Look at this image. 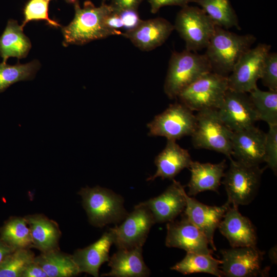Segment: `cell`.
I'll list each match as a JSON object with an SVG mask.
<instances>
[{
  "instance_id": "obj_1",
  "label": "cell",
  "mask_w": 277,
  "mask_h": 277,
  "mask_svg": "<svg viewBox=\"0 0 277 277\" xmlns=\"http://www.w3.org/2000/svg\"><path fill=\"white\" fill-rule=\"evenodd\" d=\"M74 6L73 19L67 26L62 27L64 46L83 45L95 40L122 34L119 30L111 29L106 23V17L113 11L110 4L103 2L100 6L96 7L90 1H86L83 7H80L79 2Z\"/></svg>"
},
{
  "instance_id": "obj_2",
  "label": "cell",
  "mask_w": 277,
  "mask_h": 277,
  "mask_svg": "<svg viewBox=\"0 0 277 277\" xmlns=\"http://www.w3.org/2000/svg\"><path fill=\"white\" fill-rule=\"evenodd\" d=\"M255 41L252 34L239 35L216 26L205 53L212 72L228 76Z\"/></svg>"
},
{
  "instance_id": "obj_3",
  "label": "cell",
  "mask_w": 277,
  "mask_h": 277,
  "mask_svg": "<svg viewBox=\"0 0 277 277\" xmlns=\"http://www.w3.org/2000/svg\"><path fill=\"white\" fill-rule=\"evenodd\" d=\"M211 71V65L205 54L186 49L172 52L164 85V92L168 98H176L183 89Z\"/></svg>"
},
{
  "instance_id": "obj_4",
  "label": "cell",
  "mask_w": 277,
  "mask_h": 277,
  "mask_svg": "<svg viewBox=\"0 0 277 277\" xmlns=\"http://www.w3.org/2000/svg\"><path fill=\"white\" fill-rule=\"evenodd\" d=\"M78 193L82 196L89 222L93 226L102 227L119 223L128 214L123 197L111 190L99 186L87 187Z\"/></svg>"
},
{
  "instance_id": "obj_5",
  "label": "cell",
  "mask_w": 277,
  "mask_h": 277,
  "mask_svg": "<svg viewBox=\"0 0 277 277\" xmlns=\"http://www.w3.org/2000/svg\"><path fill=\"white\" fill-rule=\"evenodd\" d=\"M228 169L224 176L223 184L228 200L233 206L247 205L255 197L265 168L234 160L231 157Z\"/></svg>"
},
{
  "instance_id": "obj_6",
  "label": "cell",
  "mask_w": 277,
  "mask_h": 277,
  "mask_svg": "<svg viewBox=\"0 0 277 277\" xmlns=\"http://www.w3.org/2000/svg\"><path fill=\"white\" fill-rule=\"evenodd\" d=\"M228 88L227 76L211 71L183 89L176 98L192 111L217 110Z\"/></svg>"
},
{
  "instance_id": "obj_7",
  "label": "cell",
  "mask_w": 277,
  "mask_h": 277,
  "mask_svg": "<svg viewBox=\"0 0 277 277\" xmlns=\"http://www.w3.org/2000/svg\"><path fill=\"white\" fill-rule=\"evenodd\" d=\"M195 116L196 124L191 135L194 148L214 151L231 157L233 131L222 122L217 110L200 111Z\"/></svg>"
},
{
  "instance_id": "obj_8",
  "label": "cell",
  "mask_w": 277,
  "mask_h": 277,
  "mask_svg": "<svg viewBox=\"0 0 277 277\" xmlns=\"http://www.w3.org/2000/svg\"><path fill=\"white\" fill-rule=\"evenodd\" d=\"M173 26L184 41L186 49L194 52L206 48L216 27L202 9L189 5L182 7Z\"/></svg>"
},
{
  "instance_id": "obj_9",
  "label": "cell",
  "mask_w": 277,
  "mask_h": 277,
  "mask_svg": "<svg viewBox=\"0 0 277 277\" xmlns=\"http://www.w3.org/2000/svg\"><path fill=\"white\" fill-rule=\"evenodd\" d=\"M195 124L196 116L193 111L177 102L170 104L147 126L149 136H164L167 140L176 141L191 135Z\"/></svg>"
},
{
  "instance_id": "obj_10",
  "label": "cell",
  "mask_w": 277,
  "mask_h": 277,
  "mask_svg": "<svg viewBox=\"0 0 277 277\" xmlns=\"http://www.w3.org/2000/svg\"><path fill=\"white\" fill-rule=\"evenodd\" d=\"M155 223L153 215L145 206L139 203L119 226L109 229L113 243L118 249L143 246L151 227Z\"/></svg>"
},
{
  "instance_id": "obj_11",
  "label": "cell",
  "mask_w": 277,
  "mask_h": 277,
  "mask_svg": "<svg viewBox=\"0 0 277 277\" xmlns=\"http://www.w3.org/2000/svg\"><path fill=\"white\" fill-rule=\"evenodd\" d=\"M271 48L270 45L260 43L244 53L227 76L228 89L249 93L256 87L264 60Z\"/></svg>"
},
{
  "instance_id": "obj_12",
  "label": "cell",
  "mask_w": 277,
  "mask_h": 277,
  "mask_svg": "<svg viewBox=\"0 0 277 277\" xmlns=\"http://www.w3.org/2000/svg\"><path fill=\"white\" fill-rule=\"evenodd\" d=\"M220 266L223 275L228 277H252L266 275L269 270L261 268L264 252L256 246L235 247L221 251Z\"/></svg>"
},
{
  "instance_id": "obj_13",
  "label": "cell",
  "mask_w": 277,
  "mask_h": 277,
  "mask_svg": "<svg viewBox=\"0 0 277 277\" xmlns=\"http://www.w3.org/2000/svg\"><path fill=\"white\" fill-rule=\"evenodd\" d=\"M217 111L222 122L232 131L253 126L259 120L247 93L228 88Z\"/></svg>"
},
{
  "instance_id": "obj_14",
  "label": "cell",
  "mask_w": 277,
  "mask_h": 277,
  "mask_svg": "<svg viewBox=\"0 0 277 277\" xmlns=\"http://www.w3.org/2000/svg\"><path fill=\"white\" fill-rule=\"evenodd\" d=\"M165 245L168 247L183 249L186 252L212 254L209 242L204 234L183 214L180 221L167 224Z\"/></svg>"
},
{
  "instance_id": "obj_15",
  "label": "cell",
  "mask_w": 277,
  "mask_h": 277,
  "mask_svg": "<svg viewBox=\"0 0 277 277\" xmlns=\"http://www.w3.org/2000/svg\"><path fill=\"white\" fill-rule=\"evenodd\" d=\"M186 205L184 214L206 237L213 250H216L214 243V234L225 213L230 207L228 201L220 206H208L185 193Z\"/></svg>"
},
{
  "instance_id": "obj_16",
  "label": "cell",
  "mask_w": 277,
  "mask_h": 277,
  "mask_svg": "<svg viewBox=\"0 0 277 277\" xmlns=\"http://www.w3.org/2000/svg\"><path fill=\"white\" fill-rule=\"evenodd\" d=\"M174 30V26L170 22L156 17L142 19L134 28L125 31L121 35L141 50L149 51L163 45Z\"/></svg>"
},
{
  "instance_id": "obj_17",
  "label": "cell",
  "mask_w": 277,
  "mask_h": 277,
  "mask_svg": "<svg viewBox=\"0 0 277 277\" xmlns=\"http://www.w3.org/2000/svg\"><path fill=\"white\" fill-rule=\"evenodd\" d=\"M172 181V184L160 195L140 203L150 210L155 223L173 221L185 209L184 186L174 179Z\"/></svg>"
},
{
  "instance_id": "obj_18",
  "label": "cell",
  "mask_w": 277,
  "mask_h": 277,
  "mask_svg": "<svg viewBox=\"0 0 277 277\" xmlns=\"http://www.w3.org/2000/svg\"><path fill=\"white\" fill-rule=\"evenodd\" d=\"M265 137L266 133L254 125L233 131L232 155L243 163L260 165L265 162Z\"/></svg>"
},
{
  "instance_id": "obj_19",
  "label": "cell",
  "mask_w": 277,
  "mask_h": 277,
  "mask_svg": "<svg viewBox=\"0 0 277 277\" xmlns=\"http://www.w3.org/2000/svg\"><path fill=\"white\" fill-rule=\"evenodd\" d=\"M218 228L232 248L256 246L255 227L247 217L241 214L237 206L228 209Z\"/></svg>"
},
{
  "instance_id": "obj_20",
  "label": "cell",
  "mask_w": 277,
  "mask_h": 277,
  "mask_svg": "<svg viewBox=\"0 0 277 277\" xmlns=\"http://www.w3.org/2000/svg\"><path fill=\"white\" fill-rule=\"evenodd\" d=\"M192 162L187 150L182 148L176 141L167 140L165 147L155 158L156 172L147 181H153L159 177L173 180L182 170L189 169Z\"/></svg>"
},
{
  "instance_id": "obj_21",
  "label": "cell",
  "mask_w": 277,
  "mask_h": 277,
  "mask_svg": "<svg viewBox=\"0 0 277 277\" xmlns=\"http://www.w3.org/2000/svg\"><path fill=\"white\" fill-rule=\"evenodd\" d=\"M226 167L225 160L216 164L192 161L189 168L191 177L187 184L188 195L194 196L205 191L218 192Z\"/></svg>"
},
{
  "instance_id": "obj_22",
  "label": "cell",
  "mask_w": 277,
  "mask_h": 277,
  "mask_svg": "<svg viewBox=\"0 0 277 277\" xmlns=\"http://www.w3.org/2000/svg\"><path fill=\"white\" fill-rule=\"evenodd\" d=\"M113 243L112 233L109 230L91 245L75 250L72 255L80 273L85 272L98 276L101 266L109 260L110 248Z\"/></svg>"
},
{
  "instance_id": "obj_23",
  "label": "cell",
  "mask_w": 277,
  "mask_h": 277,
  "mask_svg": "<svg viewBox=\"0 0 277 277\" xmlns=\"http://www.w3.org/2000/svg\"><path fill=\"white\" fill-rule=\"evenodd\" d=\"M142 247L118 249L111 257L108 266L110 271L102 276L113 277H146L150 274L142 255Z\"/></svg>"
},
{
  "instance_id": "obj_24",
  "label": "cell",
  "mask_w": 277,
  "mask_h": 277,
  "mask_svg": "<svg viewBox=\"0 0 277 277\" xmlns=\"http://www.w3.org/2000/svg\"><path fill=\"white\" fill-rule=\"evenodd\" d=\"M31 48L29 38L24 33L23 28L17 21L10 19L0 36V56L6 63L10 57L18 60L26 57Z\"/></svg>"
},
{
  "instance_id": "obj_25",
  "label": "cell",
  "mask_w": 277,
  "mask_h": 277,
  "mask_svg": "<svg viewBox=\"0 0 277 277\" xmlns=\"http://www.w3.org/2000/svg\"><path fill=\"white\" fill-rule=\"evenodd\" d=\"M25 218L31 232L33 246L42 252L57 249L60 231L54 222L38 214Z\"/></svg>"
},
{
  "instance_id": "obj_26",
  "label": "cell",
  "mask_w": 277,
  "mask_h": 277,
  "mask_svg": "<svg viewBox=\"0 0 277 277\" xmlns=\"http://www.w3.org/2000/svg\"><path fill=\"white\" fill-rule=\"evenodd\" d=\"M48 277H70L80 272L72 255L64 254L57 249L43 252L34 258Z\"/></svg>"
},
{
  "instance_id": "obj_27",
  "label": "cell",
  "mask_w": 277,
  "mask_h": 277,
  "mask_svg": "<svg viewBox=\"0 0 277 277\" xmlns=\"http://www.w3.org/2000/svg\"><path fill=\"white\" fill-rule=\"evenodd\" d=\"M221 263L222 261L213 258L212 254L187 252L183 259L170 269L184 275L201 272L221 277L223 276L220 267Z\"/></svg>"
},
{
  "instance_id": "obj_28",
  "label": "cell",
  "mask_w": 277,
  "mask_h": 277,
  "mask_svg": "<svg viewBox=\"0 0 277 277\" xmlns=\"http://www.w3.org/2000/svg\"><path fill=\"white\" fill-rule=\"evenodd\" d=\"M215 26L228 29H240L238 16L229 0H197Z\"/></svg>"
},
{
  "instance_id": "obj_29",
  "label": "cell",
  "mask_w": 277,
  "mask_h": 277,
  "mask_svg": "<svg viewBox=\"0 0 277 277\" xmlns=\"http://www.w3.org/2000/svg\"><path fill=\"white\" fill-rule=\"evenodd\" d=\"M0 239L14 250L33 246L31 232L25 218L15 217L7 221L0 229Z\"/></svg>"
},
{
  "instance_id": "obj_30",
  "label": "cell",
  "mask_w": 277,
  "mask_h": 277,
  "mask_svg": "<svg viewBox=\"0 0 277 277\" xmlns=\"http://www.w3.org/2000/svg\"><path fill=\"white\" fill-rule=\"evenodd\" d=\"M40 67L41 64L37 60L14 65L4 62L0 63V93L16 82L33 80Z\"/></svg>"
},
{
  "instance_id": "obj_31",
  "label": "cell",
  "mask_w": 277,
  "mask_h": 277,
  "mask_svg": "<svg viewBox=\"0 0 277 277\" xmlns=\"http://www.w3.org/2000/svg\"><path fill=\"white\" fill-rule=\"evenodd\" d=\"M249 93L259 120L277 125V91H262L257 86Z\"/></svg>"
},
{
  "instance_id": "obj_32",
  "label": "cell",
  "mask_w": 277,
  "mask_h": 277,
  "mask_svg": "<svg viewBox=\"0 0 277 277\" xmlns=\"http://www.w3.org/2000/svg\"><path fill=\"white\" fill-rule=\"evenodd\" d=\"M34 258V254L29 248L15 249L0 264V277H21L25 268Z\"/></svg>"
},
{
  "instance_id": "obj_33",
  "label": "cell",
  "mask_w": 277,
  "mask_h": 277,
  "mask_svg": "<svg viewBox=\"0 0 277 277\" xmlns=\"http://www.w3.org/2000/svg\"><path fill=\"white\" fill-rule=\"evenodd\" d=\"M52 0H29L25 4L24 9V20L21 25L25 26L32 21H45L51 27L56 28L62 27L56 21L49 17V5Z\"/></svg>"
},
{
  "instance_id": "obj_34",
  "label": "cell",
  "mask_w": 277,
  "mask_h": 277,
  "mask_svg": "<svg viewBox=\"0 0 277 277\" xmlns=\"http://www.w3.org/2000/svg\"><path fill=\"white\" fill-rule=\"evenodd\" d=\"M265 162L267 167L274 174L277 171V125L269 126V130L266 133L265 146Z\"/></svg>"
},
{
  "instance_id": "obj_35",
  "label": "cell",
  "mask_w": 277,
  "mask_h": 277,
  "mask_svg": "<svg viewBox=\"0 0 277 277\" xmlns=\"http://www.w3.org/2000/svg\"><path fill=\"white\" fill-rule=\"evenodd\" d=\"M269 90L277 91V54L269 52L264 60L261 78Z\"/></svg>"
},
{
  "instance_id": "obj_36",
  "label": "cell",
  "mask_w": 277,
  "mask_h": 277,
  "mask_svg": "<svg viewBox=\"0 0 277 277\" xmlns=\"http://www.w3.org/2000/svg\"><path fill=\"white\" fill-rule=\"evenodd\" d=\"M125 31L134 28L141 21L137 10L128 9L120 13Z\"/></svg>"
},
{
  "instance_id": "obj_37",
  "label": "cell",
  "mask_w": 277,
  "mask_h": 277,
  "mask_svg": "<svg viewBox=\"0 0 277 277\" xmlns=\"http://www.w3.org/2000/svg\"><path fill=\"white\" fill-rule=\"evenodd\" d=\"M150 5V11L156 13L163 7L179 6L183 7L190 3H196L197 0H147Z\"/></svg>"
},
{
  "instance_id": "obj_38",
  "label": "cell",
  "mask_w": 277,
  "mask_h": 277,
  "mask_svg": "<svg viewBox=\"0 0 277 277\" xmlns=\"http://www.w3.org/2000/svg\"><path fill=\"white\" fill-rule=\"evenodd\" d=\"M144 0H112L110 4L113 11L120 13L128 9L138 10L141 3Z\"/></svg>"
},
{
  "instance_id": "obj_39",
  "label": "cell",
  "mask_w": 277,
  "mask_h": 277,
  "mask_svg": "<svg viewBox=\"0 0 277 277\" xmlns=\"http://www.w3.org/2000/svg\"><path fill=\"white\" fill-rule=\"evenodd\" d=\"M21 277H48V275L34 259L25 268Z\"/></svg>"
},
{
  "instance_id": "obj_40",
  "label": "cell",
  "mask_w": 277,
  "mask_h": 277,
  "mask_svg": "<svg viewBox=\"0 0 277 277\" xmlns=\"http://www.w3.org/2000/svg\"><path fill=\"white\" fill-rule=\"evenodd\" d=\"M106 23L109 28L114 30L123 28V23L120 13L113 11L106 17Z\"/></svg>"
},
{
  "instance_id": "obj_41",
  "label": "cell",
  "mask_w": 277,
  "mask_h": 277,
  "mask_svg": "<svg viewBox=\"0 0 277 277\" xmlns=\"http://www.w3.org/2000/svg\"><path fill=\"white\" fill-rule=\"evenodd\" d=\"M15 250L2 239H0V264L10 253Z\"/></svg>"
},
{
  "instance_id": "obj_42",
  "label": "cell",
  "mask_w": 277,
  "mask_h": 277,
  "mask_svg": "<svg viewBox=\"0 0 277 277\" xmlns=\"http://www.w3.org/2000/svg\"><path fill=\"white\" fill-rule=\"evenodd\" d=\"M269 256L273 263H276V246H274L269 251Z\"/></svg>"
},
{
  "instance_id": "obj_43",
  "label": "cell",
  "mask_w": 277,
  "mask_h": 277,
  "mask_svg": "<svg viewBox=\"0 0 277 277\" xmlns=\"http://www.w3.org/2000/svg\"><path fill=\"white\" fill-rule=\"evenodd\" d=\"M66 2L69 4H74L76 3L79 2V0H64Z\"/></svg>"
},
{
  "instance_id": "obj_44",
  "label": "cell",
  "mask_w": 277,
  "mask_h": 277,
  "mask_svg": "<svg viewBox=\"0 0 277 277\" xmlns=\"http://www.w3.org/2000/svg\"><path fill=\"white\" fill-rule=\"evenodd\" d=\"M110 1V0H103V2H105V1ZM110 1H112V0H110Z\"/></svg>"
}]
</instances>
